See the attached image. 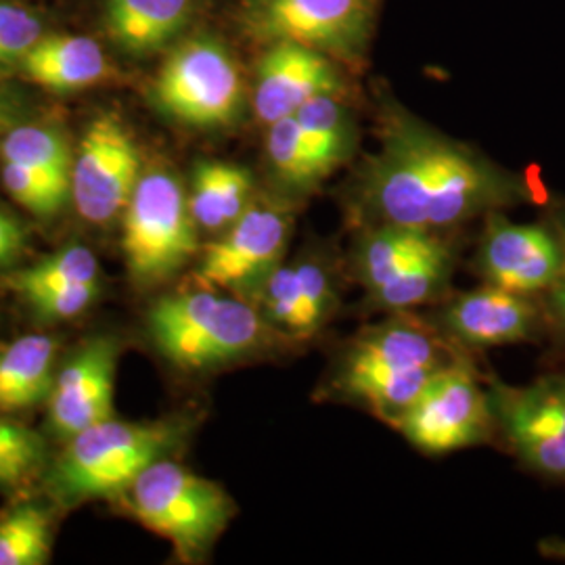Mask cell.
Instances as JSON below:
<instances>
[{"label": "cell", "mask_w": 565, "mask_h": 565, "mask_svg": "<svg viewBox=\"0 0 565 565\" xmlns=\"http://www.w3.org/2000/svg\"><path fill=\"white\" fill-rule=\"evenodd\" d=\"M380 151L364 163L354 210L364 224L440 231L543 200L524 174L455 141L398 107H385Z\"/></svg>", "instance_id": "obj_1"}, {"label": "cell", "mask_w": 565, "mask_h": 565, "mask_svg": "<svg viewBox=\"0 0 565 565\" xmlns=\"http://www.w3.org/2000/svg\"><path fill=\"white\" fill-rule=\"evenodd\" d=\"M457 359L436 327L392 312L387 321L348 343L327 377L323 396L364 406L394 427L431 377Z\"/></svg>", "instance_id": "obj_2"}, {"label": "cell", "mask_w": 565, "mask_h": 565, "mask_svg": "<svg viewBox=\"0 0 565 565\" xmlns=\"http://www.w3.org/2000/svg\"><path fill=\"white\" fill-rule=\"evenodd\" d=\"M149 335L166 361L184 371H205L260 348L268 324L256 303L212 289L166 296L147 317Z\"/></svg>", "instance_id": "obj_3"}, {"label": "cell", "mask_w": 565, "mask_h": 565, "mask_svg": "<svg viewBox=\"0 0 565 565\" xmlns=\"http://www.w3.org/2000/svg\"><path fill=\"white\" fill-rule=\"evenodd\" d=\"M186 422L130 424L116 417L65 440L53 469L61 499L84 501L128 492L149 465L166 459L184 436Z\"/></svg>", "instance_id": "obj_4"}, {"label": "cell", "mask_w": 565, "mask_h": 565, "mask_svg": "<svg viewBox=\"0 0 565 565\" xmlns=\"http://www.w3.org/2000/svg\"><path fill=\"white\" fill-rule=\"evenodd\" d=\"M121 214L124 260L139 285L172 279L202 252L189 195L166 170L142 174Z\"/></svg>", "instance_id": "obj_5"}, {"label": "cell", "mask_w": 565, "mask_h": 565, "mask_svg": "<svg viewBox=\"0 0 565 565\" xmlns=\"http://www.w3.org/2000/svg\"><path fill=\"white\" fill-rule=\"evenodd\" d=\"M128 492L135 518L170 541L182 559L203 555L235 515L223 486L168 459L149 465Z\"/></svg>", "instance_id": "obj_6"}, {"label": "cell", "mask_w": 565, "mask_h": 565, "mask_svg": "<svg viewBox=\"0 0 565 565\" xmlns=\"http://www.w3.org/2000/svg\"><path fill=\"white\" fill-rule=\"evenodd\" d=\"M153 99L166 116L186 126H228L243 109L242 72L221 42L193 39L163 63Z\"/></svg>", "instance_id": "obj_7"}, {"label": "cell", "mask_w": 565, "mask_h": 565, "mask_svg": "<svg viewBox=\"0 0 565 565\" xmlns=\"http://www.w3.org/2000/svg\"><path fill=\"white\" fill-rule=\"evenodd\" d=\"M394 427L408 445L434 457L482 445L497 431L488 387L463 359L436 373Z\"/></svg>", "instance_id": "obj_8"}, {"label": "cell", "mask_w": 565, "mask_h": 565, "mask_svg": "<svg viewBox=\"0 0 565 565\" xmlns=\"http://www.w3.org/2000/svg\"><path fill=\"white\" fill-rule=\"evenodd\" d=\"M494 429L527 471L565 482V373L525 385H488Z\"/></svg>", "instance_id": "obj_9"}, {"label": "cell", "mask_w": 565, "mask_h": 565, "mask_svg": "<svg viewBox=\"0 0 565 565\" xmlns=\"http://www.w3.org/2000/svg\"><path fill=\"white\" fill-rule=\"evenodd\" d=\"M294 231V216L277 203H252L216 242L202 247L195 281L254 300L279 268Z\"/></svg>", "instance_id": "obj_10"}, {"label": "cell", "mask_w": 565, "mask_h": 565, "mask_svg": "<svg viewBox=\"0 0 565 565\" xmlns=\"http://www.w3.org/2000/svg\"><path fill=\"white\" fill-rule=\"evenodd\" d=\"M243 21L258 41L296 42L354 61L371 36L373 0H245Z\"/></svg>", "instance_id": "obj_11"}, {"label": "cell", "mask_w": 565, "mask_h": 565, "mask_svg": "<svg viewBox=\"0 0 565 565\" xmlns=\"http://www.w3.org/2000/svg\"><path fill=\"white\" fill-rule=\"evenodd\" d=\"M141 179V156L116 116L88 126L72 168V202L86 223L107 224L130 202Z\"/></svg>", "instance_id": "obj_12"}, {"label": "cell", "mask_w": 565, "mask_h": 565, "mask_svg": "<svg viewBox=\"0 0 565 565\" xmlns=\"http://www.w3.org/2000/svg\"><path fill=\"white\" fill-rule=\"evenodd\" d=\"M476 264L488 285L543 298L562 273L564 245L548 218L518 224L503 212H492L486 216Z\"/></svg>", "instance_id": "obj_13"}, {"label": "cell", "mask_w": 565, "mask_h": 565, "mask_svg": "<svg viewBox=\"0 0 565 565\" xmlns=\"http://www.w3.org/2000/svg\"><path fill=\"white\" fill-rule=\"evenodd\" d=\"M434 327L448 342L473 350L536 342L548 333L541 298L488 282L446 300Z\"/></svg>", "instance_id": "obj_14"}, {"label": "cell", "mask_w": 565, "mask_h": 565, "mask_svg": "<svg viewBox=\"0 0 565 565\" xmlns=\"http://www.w3.org/2000/svg\"><path fill=\"white\" fill-rule=\"evenodd\" d=\"M118 343L95 338L81 348L55 377L49 396L51 429L70 440L114 417Z\"/></svg>", "instance_id": "obj_15"}, {"label": "cell", "mask_w": 565, "mask_h": 565, "mask_svg": "<svg viewBox=\"0 0 565 565\" xmlns=\"http://www.w3.org/2000/svg\"><path fill=\"white\" fill-rule=\"evenodd\" d=\"M342 74L333 57L296 42H273L258 63L254 107L270 126L294 116L303 103L321 95H342Z\"/></svg>", "instance_id": "obj_16"}, {"label": "cell", "mask_w": 565, "mask_h": 565, "mask_svg": "<svg viewBox=\"0 0 565 565\" xmlns=\"http://www.w3.org/2000/svg\"><path fill=\"white\" fill-rule=\"evenodd\" d=\"M268 329L308 340L331 321L338 296L329 270L319 260L282 263L256 298Z\"/></svg>", "instance_id": "obj_17"}, {"label": "cell", "mask_w": 565, "mask_h": 565, "mask_svg": "<svg viewBox=\"0 0 565 565\" xmlns=\"http://www.w3.org/2000/svg\"><path fill=\"white\" fill-rule=\"evenodd\" d=\"M28 81L46 90L70 93L103 81L109 65L102 46L86 36H41L21 57Z\"/></svg>", "instance_id": "obj_18"}, {"label": "cell", "mask_w": 565, "mask_h": 565, "mask_svg": "<svg viewBox=\"0 0 565 565\" xmlns=\"http://www.w3.org/2000/svg\"><path fill=\"white\" fill-rule=\"evenodd\" d=\"M57 342L30 333L0 345V413H18L49 401L55 384Z\"/></svg>", "instance_id": "obj_19"}, {"label": "cell", "mask_w": 565, "mask_h": 565, "mask_svg": "<svg viewBox=\"0 0 565 565\" xmlns=\"http://www.w3.org/2000/svg\"><path fill=\"white\" fill-rule=\"evenodd\" d=\"M438 242L440 237L434 231L401 224H364L352 249L354 277L371 294Z\"/></svg>", "instance_id": "obj_20"}, {"label": "cell", "mask_w": 565, "mask_h": 565, "mask_svg": "<svg viewBox=\"0 0 565 565\" xmlns=\"http://www.w3.org/2000/svg\"><path fill=\"white\" fill-rule=\"evenodd\" d=\"M193 0H107V30L124 51L142 55L172 41L191 15Z\"/></svg>", "instance_id": "obj_21"}, {"label": "cell", "mask_w": 565, "mask_h": 565, "mask_svg": "<svg viewBox=\"0 0 565 565\" xmlns=\"http://www.w3.org/2000/svg\"><path fill=\"white\" fill-rule=\"evenodd\" d=\"M252 174L235 163L202 162L193 172L189 207L207 233H224L252 205Z\"/></svg>", "instance_id": "obj_22"}, {"label": "cell", "mask_w": 565, "mask_h": 565, "mask_svg": "<svg viewBox=\"0 0 565 565\" xmlns=\"http://www.w3.org/2000/svg\"><path fill=\"white\" fill-rule=\"evenodd\" d=\"M455 273V254L448 243H436L398 275L366 294L375 308L387 312H406L415 306L436 302L448 291Z\"/></svg>", "instance_id": "obj_23"}, {"label": "cell", "mask_w": 565, "mask_h": 565, "mask_svg": "<svg viewBox=\"0 0 565 565\" xmlns=\"http://www.w3.org/2000/svg\"><path fill=\"white\" fill-rule=\"evenodd\" d=\"M266 158L275 181L289 198L302 200L329 177L303 137L296 116H287L268 126Z\"/></svg>", "instance_id": "obj_24"}, {"label": "cell", "mask_w": 565, "mask_h": 565, "mask_svg": "<svg viewBox=\"0 0 565 565\" xmlns=\"http://www.w3.org/2000/svg\"><path fill=\"white\" fill-rule=\"evenodd\" d=\"M294 116L329 174L350 160L356 145V124L340 95L315 97Z\"/></svg>", "instance_id": "obj_25"}, {"label": "cell", "mask_w": 565, "mask_h": 565, "mask_svg": "<svg viewBox=\"0 0 565 565\" xmlns=\"http://www.w3.org/2000/svg\"><path fill=\"white\" fill-rule=\"evenodd\" d=\"M53 520L46 507L23 501L0 513V565H44L53 553Z\"/></svg>", "instance_id": "obj_26"}, {"label": "cell", "mask_w": 565, "mask_h": 565, "mask_svg": "<svg viewBox=\"0 0 565 565\" xmlns=\"http://www.w3.org/2000/svg\"><path fill=\"white\" fill-rule=\"evenodd\" d=\"M0 156L2 160L28 166L46 181L70 191L72 195L74 158L60 132L42 126L11 128L0 145Z\"/></svg>", "instance_id": "obj_27"}, {"label": "cell", "mask_w": 565, "mask_h": 565, "mask_svg": "<svg viewBox=\"0 0 565 565\" xmlns=\"http://www.w3.org/2000/svg\"><path fill=\"white\" fill-rule=\"evenodd\" d=\"M99 263L95 254L84 245L63 247L57 254L44 258L9 279V285L25 298L39 289L65 285V282H99Z\"/></svg>", "instance_id": "obj_28"}, {"label": "cell", "mask_w": 565, "mask_h": 565, "mask_svg": "<svg viewBox=\"0 0 565 565\" xmlns=\"http://www.w3.org/2000/svg\"><path fill=\"white\" fill-rule=\"evenodd\" d=\"M42 438L11 419L0 417V486H20L41 469Z\"/></svg>", "instance_id": "obj_29"}, {"label": "cell", "mask_w": 565, "mask_h": 565, "mask_svg": "<svg viewBox=\"0 0 565 565\" xmlns=\"http://www.w3.org/2000/svg\"><path fill=\"white\" fill-rule=\"evenodd\" d=\"M2 182L9 195L20 203L21 207L39 216L57 214L63 203L67 202V198H72L70 191L46 181L28 166L13 160H2Z\"/></svg>", "instance_id": "obj_30"}, {"label": "cell", "mask_w": 565, "mask_h": 565, "mask_svg": "<svg viewBox=\"0 0 565 565\" xmlns=\"http://www.w3.org/2000/svg\"><path fill=\"white\" fill-rule=\"evenodd\" d=\"M99 294V282H65L28 294V303L44 319H72L84 312Z\"/></svg>", "instance_id": "obj_31"}, {"label": "cell", "mask_w": 565, "mask_h": 565, "mask_svg": "<svg viewBox=\"0 0 565 565\" xmlns=\"http://www.w3.org/2000/svg\"><path fill=\"white\" fill-rule=\"evenodd\" d=\"M41 36V21L30 11L0 2V65L20 63Z\"/></svg>", "instance_id": "obj_32"}, {"label": "cell", "mask_w": 565, "mask_h": 565, "mask_svg": "<svg viewBox=\"0 0 565 565\" xmlns=\"http://www.w3.org/2000/svg\"><path fill=\"white\" fill-rule=\"evenodd\" d=\"M546 218L553 223V226L559 233V237H562L564 264H562V273H559L557 281L541 298V302H543V308H545L548 333L562 345H565V203L551 205Z\"/></svg>", "instance_id": "obj_33"}, {"label": "cell", "mask_w": 565, "mask_h": 565, "mask_svg": "<svg viewBox=\"0 0 565 565\" xmlns=\"http://www.w3.org/2000/svg\"><path fill=\"white\" fill-rule=\"evenodd\" d=\"M25 243L21 224L4 210H0V266L13 263Z\"/></svg>", "instance_id": "obj_34"}, {"label": "cell", "mask_w": 565, "mask_h": 565, "mask_svg": "<svg viewBox=\"0 0 565 565\" xmlns=\"http://www.w3.org/2000/svg\"><path fill=\"white\" fill-rule=\"evenodd\" d=\"M541 553L551 559H565L564 539H546L541 543Z\"/></svg>", "instance_id": "obj_35"}, {"label": "cell", "mask_w": 565, "mask_h": 565, "mask_svg": "<svg viewBox=\"0 0 565 565\" xmlns=\"http://www.w3.org/2000/svg\"><path fill=\"white\" fill-rule=\"evenodd\" d=\"M15 118V109L13 105L0 97V135H7L11 130V124Z\"/></svg>", "instance_id": "obj_36"}]
</instances>
